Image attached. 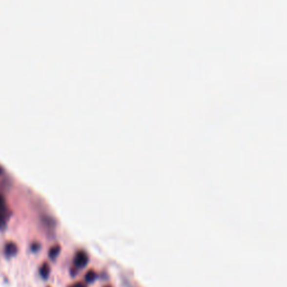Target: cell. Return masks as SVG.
Wrapping results in <instances>:
<instances>
[{
    "mask_svg": "<svg viewBox=\"0 0 287 287\" xmlns=\"http://www.w3.org/2000/svg\"><path fill=\"white\" fill-rule=\"evenodd\" d=\"M88 262H89V256L88 254H86V251L82 250V249L77 251V254H75L74 259H73V265L77 269L84 268L86 265H88Z\"/></svg>",
    "mask_w": 287,
    "mask_h": 287,
    "instance_id": "1",
    "label": "cell"
},
{
    "mask_svg": "<svg viewBox=\"0 0 287 287\" xmlns=\"http://www.w3.org/2000/svg\"><path fill=\"white\" fill-rule=\"evenodd\" d=\"M60 250H61V246L60 245H54V246L50 248V250H48V256L51 257L52 259L56 258V256L59 255Z\"/></svg>",
    "mask_w": 287,
    "mask_h": 287,
    "instance_id": "4",
    "label": "cell"
},
{
    "mask_svg": "<svg viewBox=\"0 0 287 287\" xmlns=\"http://www.w3.org/2000/svg\"><path fill=\"white\" fill-rule=\"evenodd\" d=\"M1 171H2V167H1V165H0V173H1Z\"/></svg>",
    "mask_w": 287,
    "mask_h": 287,
    "instance_id": "7",
    "label": "cell"
},
{
    "mask_svg": "<svg viewBox=\"0 0 287 287\" xmlns=\"http://www.w3.org/2000/svg\"><path fill=\"white\" fill-rule=\"evenodd\" d=\"M17 250H18L17 245L13 243V241H8V243L5 245V254L8 257L14 256L17 252Z\"/></svg>",
    "mask_w": 287,
    "mask_h": 287,
    "instance_id": "2",
    "label": "cell"
},
{
    "mask_svg": "<svg viewBox=\"0 0 287 287\" xmlns=\"http://www.w3.org/2000/svg\"><path fill=\"white\" fill-rule=\"evenodd\" d=\"M104 287H111V286H104Z\"/></svg>",
    "mask_w": 287,
    "mask_h": 287,
    "instance_id": "8",
    "label": "cell"
},
{
    "mask_svg": "<svg viewBox=\"0 0 287 287\" xmlns=\"http://www.w3.org/2000/svg\"><path fill=\"white\" fill-rule=\"evenodd\" d=\"M84 278H85L86 283H92V282H94V279L97 278V273H96V271H93V270H89L88 273L85 274Z\"/></svg>",
    "mask_w": 287,
    "mask_h": 287,
    "instance_id": "5",
    "label": "cell"
},
{
    "mask_svg": "<svg viewBox=\"0 0 287 287\" xmlns=\"http://www.w3.org/2000/svg\"><path fill=\"white\" fill-rule=\"evenodd\" d=\"M69 287H88L86 286L84 283H82V282H78V283H74L73 285H71V286H69Z\"/></svg>",
    "mask_w": 287,
    "mask_h": 287,
    "instance_id": "6",
    "label": "cell"
},
{
    "mask_svg": "<svg viewBox=\"0 0 287 287\" xmlns=\"http://www.w3.org/2000/svg\"><path fill=\"white\" fill-rule=\"evenodd\" d=\"M50 273H51L50 265H48L47 263H44L43 265H41V267L40 268L41 277L44 278V279H46V278H48V276H50Z\"/></svg>",
    "mask_w": 287,
    "mask_h": 287,
    "instance_id": "3",
    "label": "cell"
}]
</instances>
